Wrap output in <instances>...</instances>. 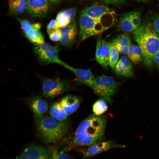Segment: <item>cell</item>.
<instances>
[{
	"label": "cell",
	"instance_id": "cell-7",
	"mask_svg": "<svg viewBox=\"0 0 159 159\" xmlns=\"http://www.w3.org/2000/svg\"><path fill=\"white\" fill-rule=\"evenodd\" d=\"M17 20L25 36L32 43L37 46L45 43L39 23H32L29 20L19 18Z\"/></svg>",
	"mask_w": 159,
	"mask_h": 159
},
{
	"label": "cell",
	"instance_id": "cell-30",
	"mask_svg": "<svg viewBox=\"0 0 159 159\" xmlns=\"http://www.w3.org/2000/svg\"><path fill=\"white\" fill-rule=\"evenodd\" d=\"M106 4L119 6L122 4L125 0H100Z\"/></svg>",
	"mask_w": 159,
	"mask_h": 159
},
{
	"label": "cell",
	"instance_id": "cell-4",
	"mask_svg": "<svg viewBox=\"0 0 159 159\" xmlns=\"http://www.w3.org/2000/svg\"><path fill=\"white\" fill-rule=\"evenodd\" d=\"M120 83L112 77L103 74L95 78L91 88L97 95L111 103Z\"/></svg>",
	"mask_w": 159,
	"mask_h": 159
},
{
	"label": "cell",
	"instance_id": "cell-22",
	"mask_svg": "<svg viewBox=\"0 0 159 159\" xmlns=\"http://www.w3.org/2000/svg\"><path fill=\"white\" fill-rule=\"evenodd\" d=\"M8 4L10 14L19 15L26 10L27 0H8Z\"/></svg>",
	"mask_w": 159,
	"mask_h": 159
},
{
	"label": "cell",
	"instance_id": "cell-32",
	"mask_svg": "<svg viewBox=\"0 0 159 159\" xmlns=\"http://www.w3.org/2000/svg\"><path fill=\"white\" fill-rule=\"evenodd\" d=\"M154 60L155 64L156 65L158 72L159 74V50L155 54Z\"/></svg>",
	"mask_w": 159,
	"mask_h": 159
},
{
	"label": "cell",
	"instance_id": "cell-21",
	"mask_svg": "<svg viewBox=\"0 0 159 159\" xmlns=\"http://www.w3.org/2000/svg\"><path fill=\"white\" fill-rule=\"evenodd\" d=\"M30 107L35 116L44 115L47 110L48 105L43 99L38 97L32 98L29 102Z\"/></svg>",
	"mask_w": 159,
	"mask_h": 159
},
{
	"label": "cell",
	"instance_id": "cell-13",
	"mask_svg": "<svg viewBox=\"0 0 159 159\" xmlns=\"http://www.w3.org/2000/svg\"><path fill=\"white\" fill-rule=\"evenodd\" d=\"M82 12L101 23L107 29L103 22V18L108 15L114 16L115 14L111 9L102 5H94L86 7Z\"/></svg>",
	"mask_w": 159,
	"mask_h": 159
},
{
	"label": "cell",
	"instance_id": "cell-8",
	"mask_svg": "<svg viewBox=\"0 0 159 159\" xmlns=\"http://www.w3.org/2000/svg\"><path fill=\"white\" fill-rule=\"evenodd\" d=\"M69 85L67 82L58 79H47L43 81L42 91L43 96L52 99L68 90Z\"/></svg>",
	"mask_w": 159,
	"mask_h": 159
},
{
	"label": "cell",
	"instance_id": "cell-28",
	"mask_svg": "<svg viewBox=\"0 0 159 159\" xmlns=\"http://www.w3.org/2000/svg\"><path fill=\"white\" fill-rule=\"evenodd\" d=\"M150 20L157 32L159 34V14L158 13L150 10L149 12Z\"/></svg>",
	"mask_w": 159,
	"mask_h": 159
},
{
	"label": "cell",
	"instance_id": "cell-5",
	"mask_svg": "<svg viewBox=\"0 0 159 159\" xmlns=\"http://www.w3.org/2000/svg\"><path fill=\"white\" fill-rule=\"evenodd\" d=\"M79 25L80 41L99 34L107 29L101 23L82 12L80 17Z\"/></svg>",
	"mask_w": 159,
	"mask_h": 159
},
{
	"label": "cell",
	"instance_id": "cell-14",
	"mask_svg": "<svg viewBox=\"0 0 159 159\" xmlns=\"http://www.w3.org/2000/svg\"><path fill=\"white\" fill-rule=\"evenodd\" d=\"M61 37L60 44L67 47L71 46L75 42L78 34L76 22L74 21L69 25L60 29Z\"/></svg>",
	"mask_w": 159,
	"mask_h": 159
},
{
	"label": "cell",
	"instance_id": "cell-33",
	"mask_svg": "<svg viewBox=\"0 0 159 159\" xmlns=\"http://www.w3.org/2000/svg\"><path fill=\"white\" fill-rule=\"evenodd\" d=\"M49 2L52 3L56 4L58 3L60 0H47Z\"/></svg>",
	"mask_w": 159,
	"mask_h": 159
},
{
	"label": "cell",
	"instance_id": "cell-20",
	"mask_svg": "<svg viewBox=\"0 0 159 159\" xmlns=\"http://www.w3.org/2000/svg\"><path fill=\"white\" fill-rule=\"evenodd\" d=\"M80 100L77 97L71 95L65 97L59 102L67 115L71 114L76 111L80 105Z\"/></svg>",
	"mask_w": 159,
	"mask_h": 159
},
{
	"label": "cell",
	"instance_id": "cell-15",
	"mask_svg": "<svg viewBox=\"0 0 159 159\" xmlns=\"http://www.w3.org/2000/svg\"><path fill=\"white\" fill-rule=\"evenodd\" d=\"M125 147V145L117 144L111 140L98 142L89 146L85 151V156L91 157L112 148Z\"/></svg>",
	"mask_w": 159,
	"mask_h": 159
},
{
	"label": "cell",
	"instance_id": "cell-26",
	"mask_svg": "<svg viewBox=\"0 0 159 159\" xmlns=\"http://www.w3.org/2000/svg\"><path fill=\"white\" fill-rule=\"evenodd\" d=\"M108 106L106 100L101 98L97 100L92 106V111L94 115L100 116L107 110Z\"/></svg>",
	"mask_w": 159,
	"mask_h": 159
},
{
	"label": "cell",
	"instance_id": "cell-19",
	"mask_svg": "<svg viewBox=\"0 0 159 159\" xmlns=\"http://www.w3.org/2000/svg\"><path fill=\"white\" fill-rule=\"evenodd\" d=\"M111 44L116 48L119 53L126 55L128 48L131 44L130 36L129 33L124 32L114 38Z\"/></svg>",
	"mask_w": 159,
	"mask_h": 159
},
{
	"label": "cell",
	"instance_id": "cell-31",
	"mask_svg": "<svg viewBox=\"0 0 159 159\" xmlns=\"http://www.w3.org/2000/svg\"><path fill=\"white\" fill-rule=\"evenodd\" d=\"M57 28H58L56 27L55 19H53L49 22L47 25V32L48 34Z\"/></svg>",
	"mask_w": 159,
	"mask_h": 159
},
{
	"label": "cell",
	"instance_id": "cell-16",
	"mask_svg": "<svg viewBox=\"0 0 159 159\" xmlns=\"http://www.w3.org/2000/svg\"><path fill=\"white\" fill-rule=\"evenodd\" d=\"M66 68L73 73L76 76L78 81L80 83L91 87L95 78L90 69H85L75 68L69 65Z\"/></svg>",
	"mask_w": 159,
	"mask_h": 159
},
{
	"label": "cell",
	"instance_id": "cell-17",
	"mask_svg": "<svg viewBox=\"0 0 159 159\" xmlns=\"http://www.w3.org/2000/svg\"><path fill=\"white\" fill-rule=\"evenodd\" d=\"M77 11V8L73 7L59 12L55 19L57 27L61 29L74 21Z\"/></svg>",
	"mask_w": 159,
	"mask_h": 159
},
{
	"label": "cell",
	"instance_id": "cell-23",
	"mask_svg": "<svg viewBox=\"0 0 159 159\" xmlns=\"http://www.w3.org/2000/svg\"><path fill=\"white\" fill-rule=\"evenodd\" d=\"M51 117L59 121H65L67 115L64 111L59 102L54 103L51 106L49 111Z\"/></svg>",
	"mask_w": 159,
	"mask_h": 159
},
{
	"label": "cell",
	"instance_id": "cell-3",
	"mask_svg": "<svg viewBox=\"0 0 159 159\" xmlns=\"http://www.w3.org/2000/svg\"><path fill=\"white\" fill-rule=\"evenodd\" d=\"M35 117L38 130L43 140L47 143L59 141L70 128V124L67 121H59L51 116L44 115Z\"/></svg>",
	"mask_w": 159,
	"mask_h": 159
},
{
	"label": "cell",
	"instance_id": "cell-9",
	"mask_svg": "<svg viewBox=\"0 0 159 159\" xmlns=\"http://www.w3.org/2000/svg\"><path fill=\"white\" fill-rule=\"evenodd\" d=\"M142 23L141 12L134 10L123 14L119 19L118 29L125 32H133L140 26Z\"/></svg>",
	"mask_w": 159,
	"mask_h": 159
},
{
	"label": "cell",
	"instance_id": "cell-2",
	"mask_svg": "<svg viewBox=\"0 0 159 159\" xmlns=\"http://www.w3.org/2000/svg\"><path fill=\"white\" fill-rule=\"evenodd\" d=\"M105 117L91 115L78 126L69 148L76 146H89L99 142L103 138L106 125Z\"/></svg>",
	"mask_w": 159,
	"mask_h": 159
},
{
	"label": "cell",
	"instance_id": "cell-6",
	"mask_svg": "<svg viewBox=\"0 0 159 159\" xmlns=\"http://www.w3.org/2000/svg\"><path fill=\"white\" fill-rule=\"evenodd\" d=\"M59 51L57 47L45 42L34 48V53L41 62L45 64L56 63L66 68L68 64L59 58Z\"/></svg>",
	"mask_w": 159,
	"mask_h": 159
},
{
	"label": "cell",
	"instance_id": "cell-29",
	"mask_svg": "<svg viewBox=\"0 0 159 159\" xmlns=\"http://www.w3.org/2000/svg\"><path fill=\"white\" fill-rule=\"evenodd\" d=\"M50 39L53 42L59 41L61 37L60 29L57 28L48 33Z\"/></svg>",
	"mask_w": 159,
	"mask_h": 159
},
{
	"label": "cell",
	"instance_id": "cell-12",
	"mask_svg": "<svg viewBox=\"0 0 159 159\" xmlns=\"http://www.w3.org/2000/svg\"><path fill=\"white\" fill-rule=\"evenodd\" d=\"M17 159H49V149L33 145L26 148Z\"/></svg>",
	"mask_w": 159,
	"mask_h": 159
},
{
	"label": "cell",
	"instance_id": "cell-10",
	"mask_svg": "<svg viewBox=\"0 0 159 159\" xmlns=\"http://www.w3.org/2000/svg\"><path fill=\"white\" fill-rule=\"evenodd\" d=\"M49 9V2L47 0H27L26 12L34 18L45 16Z\"/></svg>",
	"mask_w": 159,
	"mask_h": 159
},
{
	"label": "cell",
	"instance_id": "cell-35",
	"mask_svg": "<svg viewBox=\"0 0 159 159\" xmlns=\"http://www.w3.org/2000/svg\"><path fill=\"white\" fill-rule=\"evenodd\" d=\"M158 14H159V5L158 6Z\"/></svg>",
	"mask_w": 159,
	"mask_h": 159
},
{
	"label": "cell",
	"instance_id": "cell-27",
	"mask_svg": "<svg viewBox=\"0 0 159 159\" xmlns=\"http://www.w3.org/2000/svg\"><path fill=\"white\" fill-rule=\"evenodd\" d=\"M119 58V52L111 44L109 61V66L112 70H114Z\"/></svg>",
	"mask_w": 159,
	"mask_h": 159
},
{
	"label": "cell",
	"instance_id": "cell-1",
	"mask_svg": "<svg viewBox=\"0 0 159 159\" xmlns=\"http://www.w3.org/2000/svg\"><path fill=\"white\" fill-rule=\"evenodd\" d=\"M134 40L140 48L145 66L153 68L155 65L154 57L159 50V34L149 19L143 20L139 28L132 32Z\"/></svg>",
	"mask_w": 159,
	"mask_h": 159
},
{
	"label": "cell",
	"instance_id": "cell-24",
	"mask_svg": "<svg viewBox=\"0 0 159 159\" xmlns=\"http://www.w3.org/2000/svg\"><path fill=\"white\" fill-rule=\"evenodd\" d=\"M127 55L132 63L137 64L142 60L141 50L138 45L131 44L128 48Z\"/></svg>",
	"mask_w": 159,
	"mask_h": 159
},
{
	"label": "cell",
	"instance_id": "cell-25",
	"mask_svg": "<svg viewBox=\"0 0 159 159\" xmlns=\"http://www.w3.org/2000/svg\"><path fill=\"white\" fill-rule=\"evenodd\" d=\"M48 149L49 159H71L70 156L65 152L66 151L60 150L57 146H53Z\"/></svg>",
	"mask_w": 159,
	"mask_h": 159
},
{
	"label": "cell",
	"instance_id": "cell-18",
	"mask_svg": "<svg viewBox=\"0 0 159 159\" xmlns=\"http://www.w3.org/2000/svg\"><path fill=\"white\" fill-rule=\"evenodd\" d=\"M116 74L126 77H131L134 75L132 63L125 55L122 56L114 69Z\"/></svg>",
	"mask_w": 159,
	"mask_h": 159
},
{
	"label": "cell",
	"instance_id": "cell-34",
	"mask_svg": "<svg viewBox=\"0 0 159 159\" xmlns=\"http://www.w3.org/2000/svg\"><path fill=\"white\" fill-rule=\"evenodd\" d=\"M139 3H145L148 1L149 0H132Z\"/></svg>",
	"mask_w": 159,
	"mask_h": 159
},
{
	"label": "cell",
	"instance_id": "cell-11",
	"mask_svg": "<svg viewBox=\"0 0 159 159\" xmlns=\"http://www.w3.org/2000/svg\"><path fill=\"white\" fill-rule=\"evenodd\" d=\"M111 44L101 38H99L97 41L95 57L97 62L105 70H107Z\"/></svg>",
	"mask_w": 159,
	"mask_h": 159
}]
</instances>
